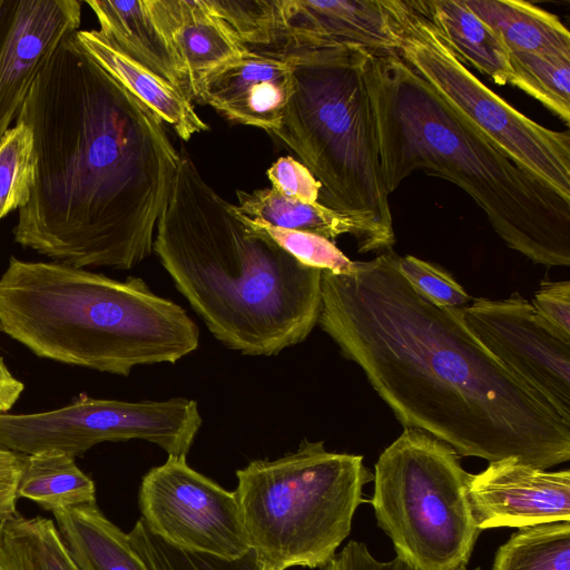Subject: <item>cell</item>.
I'll return each instance as SVG.
<instances>
[{"instance_id":"ffe728a7","label":"cell","mask_w":570,"mask_h":570,"mask_svg":"<svg viewBox=\"0 0 570 570\" xmlns=\"http://www.w3.org/2000/svg\"><path fill=\"white\" fill-rule=\"evenodd\" d=\"M81 49L183 140L208 129L191 100L171 83L131 59L99 30H77Z\"/></svg>"},{"instance_id":"9a60e30c","label":"cell","mask_w":570,"mask_h":570,"mask_svg":"<svg viewBox=\"0 0 570 570\" xmlns=\"http://www.w3.org/2000/svg\"><path fill=\"white\" fill-rule=\"evenodd\" d=\"M468 498L479 530L570 521V471H547L515 458L470 474Z\"/></svg>"},{"instance_id":"d6a6232c","label":"cell","mask_w":570,"mask_h":570,"mask_svg":"<svg viewBox=\"0 0 570 570\" xmlns=\"http://www.w3.org/2000/svg\"><path fill=\"white\" fill-rule=\"evenodd\" d=\"M272 189L286 198L314 204L318 200L321 183L298 160L291 156L278 158L268 169Z\"/></svg>"},{"instance_id":"9c48e42d","label":"cell","mask_w":570,"mask_h":570,"mask_svg":"<svg viewBox=\"0 0 570 570\" xmlns=\"http://www.w3.org/2000/svg\"><path fill=\"white\" fill-rule=\"evenodd\" d=\"M396 55L491 145L570 200L569 131L533 121L487 87L456 59L417 0H412Z\"/></svg>"},{"instance_id":"cb8c5ba5","label":"cell","mask_w":570,"mask_h":570,"mask_svg":"<svg viewBox=\"0 0 570 570\" xmlns=\"http://www.w3.org/2000/svg\"><path fill=\"white\" fill-rule=\"evenodd\" d=\"M17 497L53 512L96 502V487L78 468L73 456L48 450L26 456Z\"/></svg>"},{"instance_id":"836d02e7","label":"cell","mask_w":570,"mask_h":570,"mask_svg":"<svg viewBox=\"0 0 570 570\" xmlns=\"http://www.w3.org/2000/svg\"><path fill=\"white\" fill-rule=\"evenodd\" d=\"M26 456L0 448V521L17 512V487Z\"/></svg>"},{"instance_id":"44dd1931","label":"cell","mask_w":570,"mask_h":570,"mask_svg":"<svg viewBox=\"0 0 570 570\" xmlns=\"http://www.w3.org/2000/svg\"><path fill=\"white\" fill-rule=\"evenodd\" d=\"M450 50L494 83L511 85L509 50L501 38L463 0H417Z\"/></svg>"},{"instance_id":"d4e9b609","label":"cell","mask_w":570,"mask_h":570,"mask_svg":"<svg viewBox=\"0 0 570 570\" xmlns=\"http://www.w3.org/2000/svg\"><path fill=\"white\" fill-rule=\"evenodd\" d=\"M0 570H79L52 520L18 512L0 521Z\"/></svg>"},{"instance_id":"30bf717a","label":"cell","mask_w":570,"mask_h":570,"mask_svg":"<svg viewBox=\"0 0 570 570\" xmlns=\"http://www.w3.org/2000/svg\"><path fill=\"white\" fill-rule=\"evenodd\" d=\"M200 425L194 400L126 402L82 395L51 411L0 413V448L26 455L57 450L75 458L102 442L139 439L168 455L186 456Z\"/></svg>"},{"instance_id":"4dcf8cb0","label":"cell","mask_w":570,"mask_h":570,"mask_svg":"<svg viewBox=\"0 0 570 570\" xmlns=\"http://www.w3.org/2000/svg\"><path fill=\"white\" fill-rule=\"evenodd\" d=\"M399 269L411 286L440 307H463L472 298L454 277L438 265L412 255L399 256Z\"/></svg>"},{"instance_id":"f546056e","label":"cell","mask_w":570,"mask_h":570,"mask_svg":"<svg viewBox=\"0 0 570 570\" xmlns=\"http://www.w3.org/2000/svg\"><path fill=\"white\" fill-rule=\"evenodd\" d=\"M247 219L255 229L307 266L334 274H352L356 269L357 262L346 257L334 242L325 237L265 225L248 217Z\"/></svg>"},{"instance_id":"52a82bcc","label":"cell","mask_w":570,"mask_h":570,"mask_svg":"<svg viewBox=\"0 0 570 570\" xmlns=\"http://www.w3.org/2000/svg\"><path fill=\"white\" fill-rule=\"evenodd\" d=\"M236 476L249 546L276 570L325 567L373 480L362 455L330 452L323 441L309 440L278 459L252 461Z\"/></svg>"},{"instance_id":"1f68e13d","label":"cell","mask_w":570,"mask_h":570,"mask_svg":"<svg viewBox=\"0 0 570 570\" xmlns=\"http://www.w3.org/2000/svg\"><path fill=\"white\" fill-rule=\"evenodd\" d=\"M530 303L542 326L557 337L570 342L569 281H541Z\"/></svg>"},{"instance_id":"ac0fdd59","label":"cell","mask_w":570,"mask_h":570,"mask_svg":"<svg viewBox=\"0 0 570 570\" xmlns=\"http://www.w3.org/2000/svg\"><path fill=\"white\" fill-rule=\"evenodd\" d=\"M153 7L187 70L191 101L207 76L247 51L205 0H153Z\"/></svg>"},{"instance_id":"4fadbf2b","label":"cell","mask_w":570,"mask_h":570,"mask_svg":"<svg viewBox=\"0 0 570 570\" xmlns=\"http://www.w3.org/2000/svg\"><path fill=\"white\" fill-rule=\"evenodd\" d=\"M411 0H278L269 45L259 53L350 47L396 52Z\"/></svg>"},{"instance_id":"5bb4252c","label":"cell","mask_w":570,"mask_h":570,"mask_svg":"<svg viewBox=\"0 0 570 570\" xmlns=\"http://www.w3.org/2000/svg\"><path fill=\"white\" fill-rule=\"evenodd\" d=\"M80 22L77 0H0V138L47 59Z\"/></svg>"},{"instance_id":"7a4b0ae2","label":"cell","mask_w":570,"mask_h":570,"mask_svg":"<svg viewBox=\"0 0 570 570\" xmlns=\"http://www.w3.org/2000/svg\"><path fill=\"white\" fill-rule=\"evenodd\" d=\"M73 33L47 59L16 120L33 132L37 167L12 234L53 262L129 269L153 252L180 155L164 122Z\"/></svg>"},{"instance_id":"2e32d148","label":"cell","mask_w":570,"mask_h":570,"mask_svg":"<svg viewBox=\"0 0 570 570\" xmlns=\"http://www.w3.org/2000/svg\"><path fill=\"white\" fill-rule=\"evenodd\" d=\"M293 91L289 58L247 50L207 76L194 100L229 120L272 134L278 129Z\"/></svg>"},{"instance_id":"e0dca14e","label":"cell","mask_w":570,"mask_h":570,"mask_svg":"<svg viewBox=\"0 0 570 570\" xmlns=\"http://www.w3.org/2000/svg\"><path fill=\"white\" fill-rule=\"evenodd\" d=\"M237 209L248 218L274 227L312 233L334 242L341 235L356 239L358 253L390 249L395 236L363 213L286 198L272 188L236 191Z\"/></svg>"},{"instance_id":"f1b7e54d","label":"cell","mask_w":570,"mask_h":570,"mask_svg":"<svg viewBox=\"0 0 570 570\" xmlns=\"http://www.w3.org/2000/svg\"><path fill=\"white\" fill-rule=\"evenodd\" d=\"M36 167L33 132L16 122L0 138V219L29 202Z\"/></svg>"},{"instance_id":"ba28073f","label":"cell","mask_w":570,"mask_h":570,"mask_svg":"<svg viewBox=\"0 0 570 570\" xmlns=\"http://www.w3.org/2000/svg\"><path fill=\"white\" fill-rule=\"evenodd\" d=\"M468 473L453 448L404 428L375 463L372 504L396 556L417 570H460L479 528L468 498Z\"/></svg>"},{"instance_id":"7402d4cb","label":"cell","mask_w":570,"mask_h":570,"mask_svg":"<svg viewBox=\"0 0 570 570\" xmlns=\"http://www.w3.org/2000/svg\"><path fill=\"white\" fill-rule=\"evenodd\" d=\"M56 527L79 570H148L122 532L97 502L52 512Z\"/></svg>"},{"instance_id":"4316f807","label":"cell","mask_w":570,"mask_h":570,"mask_svg":"<svg viewBox=\"0 0 570 570\" xmlns=\"http://www.w3.org/2000/svg\"><path fill=\"white\" fill-rule=\"evenodd\" d=\"M492 570H570V521L520 528L498 549Z\"/></svg>"},{"instance_id":"277c9868","label":"cell","mask_w":570,"mask_h":570,"mask_svg":"<svg viewBox=\"0 0 570 570\" xmlns=\"http://www.w3.org/2000/svg\"><path fill=\"white\" fill-rule=\"evenodd\" d=\"M366 83L389 194L416 170L443 178L509 248L534 264L570 265V200L491 145L396 52L371 56Z\"/></svg>"},{"instance_id":"3957f363","label":"cell","mask_w":570,"mask_h":570,"mask_svg":"<svg viewBox=\"0 0 570 570\" xmlns=\"http://www.w3.org/2000/svg\"><path fill=\"white\" fill-rule=\"evenodd\" d=\"M153 249L213 335L246 355H275L317 324L322 269L255 229L183 148Z\"/></svg>"},{"instance_id":"e575fe53","label":"cell","mask_w":570,"mask_h":570,"mask_svg":"<svg viewBox=\"0 0 570 570\" xmlns=\"http://www.w3.org/2000/svg\"><path fill=\"white\" fill-rule=\"evenodd\" d=\"M24 390V384L17 379L2 356H0V413H8Z\"/></svg>"},{"instance_id":"d6986e66","label":"cell","mask_w":570,"mask_h":570,"mask_svg":"<svg viewBox=\"0 0 570 570\" xmlns=\"http://www.w3.org/2000/svg\"><path fill=\"white\" fill-rule=\"evenodd\" d=\"M86 3L99 21L100 33L190 99L187 70L155 13L153 0H88Z\"/></svg>"},{"instance_id":"5b68a950","label":"cell","mask_w":570,"mask_h":570,"mask_svg":"<svg viewBox=\"0 0 570 570\" xmlns=\"http://www.w3.org/2000/svg\"><path fill=\"white\" fill-rule=\"evenodd\" d=\"M0 332L39 357L124 376L199 344L186 311L139 277L13 256L0 277Z\"/></svg>"},{"instance_id":"603a6c76","label":"cell","mask_w":570,"mask_h":570,"mask_svg":"<svg viewBox=\"0 0 570 570\" xmlns=\"http://www.w3.org/2000/svg\"><path fill=\"white\" fill-rule=\"evenodd\" d=\"M508 50L570 57V32L559 17L522 0H463Z\"/></svg>"},{"instance_id":"83f0119b","label":"cell","mask_w":570,"mask_h":570,"mask_svg":"<svg viewBox=\"0 0 570 570\" xmlns=\"http://www.w3.org/2000/svg\"><path fill=\"white\" fill-rule=\"evenodd\" d=\"M511 85L570 125V57L509 50Z\"/></svg>"},{"instance_id":"8fae6325","label":"cell","mask_w":570,"mask_h":570,"mask_svg":"<svg viewBox=\"0 0 570 570\" xmlns=\"http://www.w3.org/2000/svg\"><path fill=\"white\" fill-rule=\"evenodd\" d=\"M141 519L164 540L227 558L244 554L249 542L234 491L191 469L186 456H171L142 478Z\"/></svg>"},{"instance_id":"484cf974","label":"cell","mask_w":570,"mask_h":570,"mask_svg":"<svg viewBox=\"0 0 570 570\" xmlns=\"http://www.w3.org/2000/svg\"><path fill=\"white\" fill-rule=\"evenodd\" d=\"M127 535L148 570H276L252 548L227 558L175 546L154 533L141 518Z\"/></svg>"},{"instance_id":"7c38bea8","label":"cell","mask_w":570,"mask_h":570,"mask_svg":"<svg viewBox=\"0 0 570 570\" xmlns=\"http://www.w3.org/2000/svg\"><path fill=\"white\" fill-rule=\"evenodd\" d=\"M461 309L478 341L570 423V342L542 326L518 292L502 299L474 298Z\"/></svg>"},{"instance_id":"8992f818","label":"cell","mask_w":570,"mask_h":570,"mask_svg":"<svg viewBox=\"0 0 570 570\" xmlns=\"http://www.w3.org/2000/svg\"><path fill=\"white\" fill-rule=\"evenodd\" d=\"M373 53L350 47L296 50L294 91L272 134L321 183L324 206L363 213L394 234L366 75Z\"/></svg>"},{"instance_id":"6da1fadb","label":"cell","mask_w":570,"mask_h":570,"mask_svg":"<svg viewBox=\"0 0 570 570\" xmlns=\"http://www.w3.org/2000/svg\"><path fill=\"white\" fill-rule=\"evenodd\" d=\"M385 249L352 274L322 271L317 323L356 363L403 428L461 456L515 458L547 470L570 460V423L472 334L461 307L417 293Z\"/></svg>"}]
</instances>
